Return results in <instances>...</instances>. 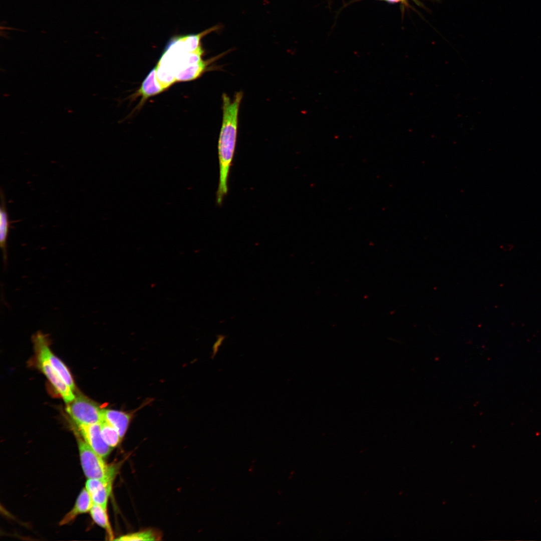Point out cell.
<instances>
[{
    "mask_svg": "<svg viewBox=\"0 0 541 541\" xmlns=\"http://www.w3.org/2000/svg\"><path fill=\"white\" fill-rule=\"evenodd\" d=\"M33 341L37 354L44 357L64 382L74 390L75 384L70 372L65 365L51 351L48 337L39 331L33 337Z\"/></svg>",
    "mask_w": 541,
    "mask_h": 541,
    "instance_id": "4",
    "label": "cell"
},
{
    "mask_svg": "<svg viewBox=\"0 0 541 541\" xmlns=\"http://www.w3.org/2000/svg\"><path fill=\"white\" fill-rule=\"evenodd\" d=\"M165 89L157 80L156 68H154L144 79L137 93L142 96L143 100L157 95Z\"/></svg>",
    "mask_w": 541,
    "mask_h": 541,
    "instance_id": "12",
    "label": "cell"
},
{
    "mask_svg": "<svg viewBox=\"0 0 541 541\" xmlns=\"http://www.w3.org/2000/svg\"><path fill=\"white\" fill-rule=\"evenodd\" d=\"M78 426L85 441L97 453L102 457H105L110 454L113 447L110 446L103 439L100 423Z\"/></svg>",
    "mask_w": 541,
    "mask_h": 541,
    "instance_id": "5",
    "label": "cell"
},
{
    "mask_svg": "<svg viewBox=\"0 0 541 541\" xmlns=\"http://www.w3.org/2000/svg\"><path fill=\"white\" fill-rule=\"evenodd\" d=\"M66 411L77 425L100 423L102 410L88 398L79 395L68 403Z\"/></svg>",
    "mask_w": 541,
    "mask_h": 541,
    "instance_id": "3",
    "label": "cell"
},
{
    "mask_svg": "<svg viewBox=\"0 0 541 541\" xmlns=\"http://www.w3.org/2000/svg\"><path fill=\"white\" fill-rule=\"evenodd\" d=\"M157 536L152 530H145L130 534H127L115 539L122 541L138 540H155Z\"/></svg>",
    "mask_w": 541,
    "mask_h": 541,
    "instance_id": "15",
    "label": "cell"
},
{
    "mask_svg": "<svg viewBox=\"0 0 541 541\" xmlns=\"http://www.w3.org/2000/svg\"><path fill=\"white\" fill-rule=\"evenodd\" d=\"M100 425L102 435L105 442L113 448L116 446L121 439L117 429L104 418Z\"/></svg>",
    "mask_w": 541,
    "mask_h": 541,
    "instance_id": "14",
    "label": "cell"
},
{
    "mask_svg": "<svg viewBox=\"0 0 541 541\" xmlns=\"http://www.w3.org/2000/svg\"><path fill=\"white\" fill-rule=\"evenodd\" d=\"M78 447L82 467L87 477L93 479L114 477L115 468L106 464L103 457L85 441L79 439Z\"/></svg>",
    "mask_w": 541,
    "mask_h": 541,
    "instance_id": "2",
    "label": "cell"
},
{
    "mask_svg": "<svg viewBox=\"0 0 541 541\" xmlns=\"http://www.w3.org/2000/svg\"><path fill=\"white\" fill-rule=\"evenodd\" d=\"M114 478H89L86 483V488L89 492L93 502L100 505L106 510L108 500L112 491Z\"/></svg>",
    "mask_w": 541,
    "mask_h": 541,
    "instance_id": "7",
    "label": "cell"
},
{
    "mask_svg": "<svg viewBox=\"0 0 541 541\" xmlns=\"http://www.w3.org/2000/svg\"><path fill=\"white\" fill-rule=\"evenodd\" d=\"M243 97L236 92L231 100L226 94L222 95V120L218 143L219 179L217 202L221 204L227 192V180L236 143L239 108Z\"/></svg>",
    "mask_w": 541,
    "mask_h": 541,
    "instance_id": "1",
    "label": "cell"
},
{
    "mask_svg": "<svg viewBox=\"0 0 541 541\" xmlns=\"http://www.w3.org/2000/svg\"><path fill=\"white\" fill-rule=\"evenodd\" d=\"M90 512L93 520L98 525L105 528L111 539H113V532L108 520L107 510L100 505L93 503Z\"/></svg>",
    "mask_w": 541,
    "mask_h": 541,
    "instance_id": "13",
    "label": "cell"
},
{
    "mask_svg": "<svg viewBox=\"0 0 541 541\" xmlns=\"http://www.w3.org/2000/svg\"><path fill=\"white\" fill-rule=\"evenodd\" d=\"M37 357L40 369L65 402L69 403L72 401L75 397L71 388L64 382L44 357L39 354Z\"/></svg>",
    "mask_w": 541,
    "mask_h": 541,
    "instance_id": "6",
    "label": "cell"
},
{
    "mask_svg": "<svg viewBox=\"0 0 541 541\" xmlns=\"http://www.w3.org/2000/svg\"><path fill=\"white\" fill-rule=\"evenodd\" d=\"M391 3H396L399 2L405 3L407 0H384Z\"/></svg>",
    "mask_w": 541,
    "mask_h": 541,
    "instance_id": "16",
    "label": "cell"
},
{
    "mask_svg": "<svg viewBox=\"0 0 541 541\" xmlns=\"http://www.w3.org/2000/svg\"><path fill=\"white\" fill-rule=\"evenodd\" d=\"M10 222L7 209L5 194L1 190L0 207V244L3 253L4 260L7 261V242L9 234Z\"/></svg>",
    "mask_w": 541,
    "mask_h": 541,
    "instance_id": "11",
    "label": "cell"
},
{
    "mask_svg": "<svg viewBox=\"0 0 541 541\" xmlns=\"http://www.w3.org/2000/svg\"><path fill=\"white\" fill-rule=\"evenodd\" d=\"M93 502L91 497L86 488H83L79 494L75 504L61 521L60 525L65 524L72 521L78 515L90 511Z\"/></svg>",
    "mask_w": 541,
    "mask_h": 541,
    "instance_id": "9",
    "label": "cell"
},
{
    "mask_svg": "<svg viewBox=\"0 0 541 541\" xmlns=\"http://www.w3.org/2000/svg\"><path fill=\"white\" fill-rule=\"evenodd\" d=\"M226 54L223 53L209 60L201 61L186 66L175 73L176 81H186L194 80L200 76L209 68L208 66Z\"/></svg>",
    "mask_w": 541,
    "mask_h": 541,
    "instance_id": "8",
    "label": "cell"
},
{
    "mask_svg": "<svg viewBox=\"0 0 541 541\" xmlns=\"http://www.w3.org/2000/svg\"><path fill=\"white\" fill-rule=\"evenodd\" d=\"M103 418L115 427L122 438L125 435L130 420L129 414L124 412L106 409L102 410Z\"/></svg>",
    "mask_w": 541,
    "mask_h": 541,
    "instance_id": "10",
    "label": "cell"
}]
</instances>
